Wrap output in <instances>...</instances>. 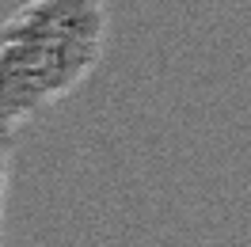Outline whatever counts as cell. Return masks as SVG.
Returning <instances> with one entry per match:
<instances>
[{"label": "cell", "mask_w": 251, "mask_h": 247, "mask_svg": "<svg viewBox=\"0 0 251 247\" xmlns=\"http://www.w3.org/2000/svg\"><path fill=\"white\" fill-rule=\"evenodd\" d=\"M107 0H27L0 23V129L61 103L103 61Z\"/></svg>", "instance_id": "6da1fadb"}, {"label": "cell", "mask_w": 251, "mask_h": 247, "mask_svg": "<svg viewBox=\"0 0 251 247\" xmlns=\"http://www.w3.org/2000/svg\"><path fill=\"white\" fill-rule=\"evenodd\" d=\"M8 179H12V133L0 129V247H4V201H8Z\"/></svg>", "instance_id": "7a4b0ae2"}]
</instances>
